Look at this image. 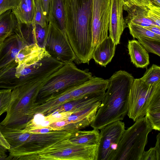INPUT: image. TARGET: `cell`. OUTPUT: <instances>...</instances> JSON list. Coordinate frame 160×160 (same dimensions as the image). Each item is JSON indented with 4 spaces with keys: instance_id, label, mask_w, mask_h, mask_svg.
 Listing matches in <instances>:
<instances>
[{
    "instance_id": "b9f144b4",
    "label": "cell",
    "mask_w": 160,
    "mask_h": 160,
    "mask_svg": "<svg viewBox=\"0 0 160 160\" xmlns=\"http://www.w3.org/2000/svg\"><path fill=\"white\" fill-rule=\"evenodd\" d=\"M128 1L132 3L139 6H146L148 5L149 3L146 0H124Z\"/></svg>"
},
{
    "instance_id": "cb8c5ba5",
    "label": "cell",
    "mask_w": 160,
    "mask_h": 160,
    "mask_svg": "<svg viewBox=\"0 0 160 160\" xmlns=\"http://www.w3.org/2000/svg\"><path fill=\"white\" fill-rule=\"evenodd\" d=\"M12 11L18 22L28 25L31 24L33 22L34 16V1L21 0Z\"/></svg>"
},
{
    "instance_id": "ac0fdd59",
    "label": "cell",
    "mask_w": 160,
    "mask_h": 160,
    "mask_svg": "<svg viewBox=\"0 0 160 160\" xmlns=\"http://www.w3.org/2000/svg\"><path fill=\"white\" fill-rule=\"evenodd\" d=\"M123 10L128 12L127 15L124 19L127 25L131 23L144 27L157 26L147 17V6H138L129 1L124 0Z\"/></svg>"
},
{
    "instance_id": "30bf717a",
    "label": "cell",
    "mask_w": 160,
    "mask_h": 160,
    "mask_svg": "<svg viewBox=\"0 0 160 160\" xmlns=\"http://www.w3.org/2000/svg\"><path fill=\"white\" fill-rule=\"evenodd\" d=\"M44 48L52 57L66 63L77 61L75 55L66 34L61 30L50 17Z\"/></svg>"
},
{
    "instance_id": "d590c367",
    "label": "cell",
    "mask_w": 160,
    "mask_h": 160,
    "mask_svg": "<svg viewBox=\"0 0 160 160\" xmlns=\"http://www.w3.org/2000/svg\"><path fill=\"white\" fill-rule=\"evenodd\" d=\"M72 114V113L68 112L52 113L47 116H45V118L51 123L54 122L64 120Z\"/></svg>"
},
{
    "instance_id": "7c38bea8",
    "label": "cell",
    "mask_w": 160,
    "mask_h": 160,
    "mask_svg": "<svg viewBox=\"0 0 160 160\" xmlns=\"http://www.w3.org/2000/svg\"><path fill=\"white\" fill-rule=\"evenodd\" d=\"M111 0H93L92 45H97L108 36Z\"/></svg>"
},
{
    "instance_id": "ee69618b",
    "label": "cell",
    "mask_w": 160,
    "mask_h": 160,
    "mask_svg": "<svg viewBox=\"0 0 160 160\" xmlns=\"http://www.w3.org/2000/svg\"><path fill=\"white\" fill-rule=\"evenodd\" d=\"M43 7L46 14L48 16L50 0H42Z\"/></svg>"
},
{
    "instance_id": "e0dca14e",
    "label": "cell",
    "mask_w": 160,
    "mask_h": 160,
    "mask_svg": "<svg viewBox=\"0 0 160 160\" xmlns=\"http://www.w3.org/2000/svg\"><path fill=\"white\" fill-rule=\"evenodd\" d=\"M101 102L84 110L72 114L65 119L68 124L63 130L77 131L84 128L91 124Z\"/></svg>"
},
{
    "instance_id": "8d00e7d4",
    "label": "cell",
    "mask_w": 160,
    "mask_h": 160,
    "mask_svg": "<svg viewBox=\"0 0 160 160\" xmlns=\"http://www.w3.org/2000/svg\"><path fill=\"white\" fill-rule=\"evenodd\" d=\"M141 160H160L158 158L154 147L150 148L148 150L144 151Z\"/></svg>"
},
{
    "instance_id": "83f0119b",
    "label": "cell",
    "mask_w": 160,
    "mask_h": 160,
    "mask_svg": "<svg viewBox=\"0 0 160 160\" xmlns=\"http://www.w3.org/2000/svg\"><path fill=\"white\" fill-rule=\"evenodd\" d=\"M145 84L153 85L160 82V67L153 64L140 78Z\"/></svg>"
},
{
    "instance_id": "9c48e42d",
    "label": "cell",
    "mask_w": 160,
    "mask_h": 160,
    "mask_svg": "<svg viewBox=\"0 0 160 160\" xmlns=\"http://www.w3.org/2000/svg\"><path fill=\"white\" fill-rule=\"evenodd\" d=\"M160 91V82L154 85H148L140 78H134L128 97L127 114L129 118L135 122L144 117L151 100Z\"/></svg>"
},
{
    "instance_id": "3957f363",
    "label": "cell",
    "mask_w": 160,
    "mask_h": 160,
    "mask_svg": "<svg viewBox=\"0 0 160 160\" xmlns=\"http://www.w3.org/2000/svg\"><path fill=\"white\" fill-rule=\"evenodd\" d=\"M50 76L40 81L26 84L12 90L11 100L6 116L0 125L9 128L24 129L32 118L29 112L36 102L39 92Z\"/></svg>"
},
{
    "instance_id": "4fadbf2b",
    "label": "cell",
    "mask_w": 160,
    "mask_h": 160,
    "mask_svg": "<svg viewBox=\"0 0 160 160\" xmlns=\"http://www.w3.org/2000/svg\"><path fill=\"white\" fill-rule=\"evenodd\" d=\"M26 45L15 33L0 43V73L18 65L16 58L19 51Z\"/></svg>"
},
{
    "instance_id": "4316f807",
    "label": "cell",
    "mask_w": 160,
    "mask_h": 160,
    "mask_svg": "<svg viewBox=\"0 0 160 160\" xmlns=\"http://www.w3.org/2000/svg\"><path fill=\"white\" fill-rule=\"evenodd\" d=\"M48 16L66 33L64 0H50Z\"/></svg>"
},
{
    "instance_id": "ffe728a7",
    "label": "cell",
    "mask_w": 160,
    "mask_h": 160,
    "mask_svg": "<svg viewBox=\"0 0 160 160\" xmlns=\"http://www.w3.org/2000/svg\"><path fill=\"white\" fill-rule=\"evenodd\" d=\"M70 92L49 98L38 104L35 103L30 112V116L33 118L34 115L37 113L41 114L44 116L48 115L53 110L72 100Z\"/></svg>"
},
{
    "instance_id": "44dd1931",
    "label": "cell",
    "mask_w": 160,
    "mask_h": 160,
    "mask_svg": "<svg viewBox=\"0 0 160 160\" xmlns=\"http://www.w3.org/2000/svg\"><path fill=\"white\" fill-rule=\"evenodd\" d=\"M116 46L110 37L108 36L95 47L92 58L96 63L106 67L114 56Z\"/></svg>"
},
{
    "instance_id": "60d3db41",
    "label": "cell",
    "mask_w": 160,
    "mask_h": 160,
    "mask_svg": "<svg viewBox=\"0 0 160 160\" xmlns=\"http://www.w3.org/2000/svg\"><path fill=\"white\" fill-rule=\"evenodd\" d=\"M156 151L158 157L160 160V133H158L156 136V142L154 147Z\"/></svg>"
},
{
    "instance_id": "4dcf8cb0",
    "label": "cell",
    "mask_w": 160,
    "mask_h": 160,
    "mask_svg": "<svg viewBox=\"0 0 160 160\" xmlns=\"http://www.w3.org/2000/svg\"><path fill=\"white\" fill-rule=\"evenodd\" d=\"M137 39L148 52L160 56V40L145 37H139Z\"/></svg>"
},
{
    "instance_id": "6da1fadb",
    "label": "cell",
    "mask_w": 160,
    "mask_h": 160,
    "mask_svg": "<svg viewBox=\"0 0 160 160\" xmlns=\"http://www.w3.org/2000/svg\"><path fill=\"white\" fill-rule=\"evenodd\" d=\"M65 31L78 63L89 64L92 45L93 0H64Z\"/></svg>"
},
{
    "instance_id": "7402d4cb",
    "label": "cell",
    "mask_w": 160,
    "mask_h": 160,
    "mask_svg": "<svg viewBox=\"0 0 160 160\" xmlns=\"http://www.w3.org/2000/svg\"><path fill=\"white\" fill-rule=\"evenodd\" d=\"M99 132L94 129L90 131L77 130L68 139L61 141L69 145H90L99 144Z\"/></svg>"
},
{
    "instance_id": "277c9868",
    "label": "cell",
    "mask_w": 160,
    "mask_h": 160,
    "mask_svg": "<svg viewBox=\"0 0 160 160\" xmlns=\"http://www.w3.org/2000/svg\"><path fill=\"white\" fill-rule=\"evenodd\" d=\"M92 76L88 69H80L73 62L65 63L49 77L41 88L36 103L70 92Z\"/></svg>"
},
{
    "instance_id": "836d02e7",
    "label": "cell",
    "mask_w": 160,
    "mask_h": 160,
    "mask_svg": "<svg viewBox=\"0 0 160 160\" xmlns=\"http://www.w3.org/2000/svg\"><path fill=\"white\" fill-rule=\"evenodd\" d=\"M148 8L147 17L155 25L160 27V7L151 2L147 5Z\"/></svg>"
},
{
    "instance_id": "5bb4252c",
    "label": "cell",
    "mask_w": 160,
    "mask_h": 160,
    "mask_svg": "<svg viewBox=\"0 0 160 160\" xmlns=\"http://www.w3.org/2000/svg\"><path fill=\"white\" fill-rule=\"evenodd\" d=\"M48 28L43 27L39 24L32 23L28 25L18 21L14 31L16 34L27 45L36 44L41 48H44Z\"/></svg>"
},
{
    "instance_id": "f546056e",
    "label": "cell",
    "mask_w": 160,
    "mask_h": 160,
    "mask_svg": "<svg viewBox=\"0 0 160 160\" xmlns=\"http://www.w3.org/2000/svg\"><path fill=\"white\" fill-rule=\"evenodd\" d=\"M35 3L34 16L32 23L38 24L43 27L48 24V16L46 15L43 7L42 0H34Z\"/></svg>"
},
{
    "instance_id": "74e56055",
    "label": "cell",
    "mask_w": 160,
    "mask_h": 160,
    "mask_svg": "<svg viewBox=\"0 0 160 160\" xmlns=\"http://www.w3.org/2000/svg\"><path fill=\"white\" fill-rule=\"evenodd\" d=\"M67 124V122L64 119L52 122L49 124L48 127L50 128L52 131H59L63 130L64 127Z\"/></svg>"
},
{
    "instance_id": "e575fe53",
    "label": "cell",
    "mask_w": 160,
    "mask_h": 160,
    "mask_svg": "<svg viewBox=\"0 0 160 160\" xmlns=\"http://www.w3.org/2000/svg\"><path fill=\"white\" fill-rule=\"evenodd\" d=\"M21 0H0V15L6 11L16 7Z\"/></svg>"
},
{
    "instance_id": "f6af8a7d",
    "label": "cell",
    "mask_w": 160,
    "mask_h": 160,
    "mask_svg": "<svg viewBox=\"0 0 160 160\" xmlns=\"http://www.w3.org/2000/svg\"><path fill=\"white\" fill-rule=\"evenodd\" d=\"M7 149L0 145V159L5 158L7 157L6 152Z\"/></svg>"
},
{
    "instance_id": "f1b7e54d",
    "label": "cell",
    "mask_w": 160,
    "mask_h": 160,
    "mask_svg": "<svg viewBox=\"0 0 160 160\" xmlns=\"http://www.w3.org/2000/svg\"><path fill=\"white\" fill-rule=\"evenodd\" d=\"M129 32L134 38L139 37L151 38L160 40V36L157 35L144 27L128 23L127 24Z\"/></svg>"
},
{
    "instance_id": "2e32d148",
    "label": "cell",
    "mask_w": 160,
    "mask_h": 160,
    "mask_svg": "<svg viewBox=\"0 0 160 160\" xmlns=\"http://www.w3.org/2000/svg\"><path fill=\"white\" fill-rule=\"evenodd\" d=\"M105 92L95 93L70 100L53 110L49 115L52 113L67 112L73 113L84 110L98 102H101L104 97Z\"/></svg>"
},
{
    "instance_id": "5b68a950",
    "label": "cell",
    "mask_w": 160,
    "mask_h": 160,
    "mask_svg": "<svg viewBox=\"0 0 160 160\" xmlns=\"http://www.w3.org/2000/svg\"><path fill=\"white\" fill-rule=\"evenodd\" d=\"M55 71L53 62L45 56L30 65H18L2 72L0 88L13 90L26 84L42 80Z\"/></svg>"
},
{
    "instance_id": "d4e9b609",
    "label": "cell",
    "mask_w": 160,
    "mask_h": 160,
    "mask_svg": "<svg viewBox=\"0 0 160 160\" xmlns=\"http://www.w3.org/2000/svg\"><path fill=\"white\" fill-rule=\"evenodd\" d=\"M18 21L12 9L9 10L0 15V43L14 33Z\"/></svg>"
},
{
    "instance_id": "7bdbcfd3",
    "label": "cell",
    "mask_w": 160,
    "mask_h": 160,
    "mask_svg": "<svg viewBox=\"0 0 160 160\" xmlns=\"http://www.w3.org/2000/svg\"><path fill=\"white\" fill-rule=\"evenodd\" d=\"M144 27L154 34L160 36V27L156 26H150Z\"/></svg>"
},
{
    "instance_id": "ab89813d",
    "label": "cell",
    "mask_w": 160,
    "mask_h": 160,
    "mask_svg": "<svg viewBox=\"0 0 160 160\" xmlns=\"http://www.w3.org/2000/svg\"><path fill=\"white\" fill-rule=\"evenodd\" d=\"M0 145L5 148L8 150L10 148V147L0 130Z\"/></svg>"
},
{
    "instance_id": "bcb514c9",
    "label": "cell",
    "mask_w": 160,
    "mask_h": 160,
    "mask_svg": "<svg viewBox=\"0 0 160 160\" xmlns=\"http://www.w3.org/2000/svg\"><path fill=\"white\" fill-rule=\"evenodd\" d=\"M149 3L151 2L153 4L160 7V0H146Z\"/></svg>"
},
{
    "instance_id": "8fae6325",
    "label": "cell",
    "mask_w": 160,
    "mask_h": 160,
    "mask_svg": "<svg viewBox=\"0 0 160 160\" xmlns=\"http://www.w3.org/2000/svg\"><path fill=\"white\" fill-rule=\"evenodd\" d=\"M100 130L98 160H113L118 145L125 130V124L118 121Z\"/></svg>"
},
{
    "instance_id": "d6a6232c",
    "label": "cell",
    "mask_w": 160,
    "mask_h": 160,
    "mask_svg": "<svg viewBox=\"0 0 160 160\" xmlns=\"http://www.w3.org/2000/svg\"><path fill=\"white\" fill-rule=\"evenodd\" d=\"M12 91L7 89L0 90V116L8 110L11 100Z\"/></svg>"
},
{
    "instance_id": "ba28073f",
    "label": "cell",
    "mask_w": 160,
    "mask_h": 160,
    "mask_svg": "<svg viewBox=\"0 0 160 160\" xmlns=\"http://www.w3.org/2000/svg\"><path fill=\"white\" fill-rule=\"evenodd\" d=\"M98 146L67 145L59 142L38 153L34 160H98Z\"/></svg>"
},
{
    "instance_id": "d6986e66",
    "label": "cell",
    "mask_w": 160,
    "mask_h": 160,
    "mask_svg": "<svg viewBox=\"0 0 160 160\" xmlns=\"http://www.w3.org/2000/svg\"><path fill=\"white\" fill-rule=\"evenodd\" d=\"M108 84V79L95 76L70 92L72 100L99 92L106 91Z\"/></svg>"
},
{
    "instance_id": "f35d334b",
    "label": "cell",
    "mask_w": 160,
    "mask_h": 160,
    "mask_svg": "<svg viewBox=\"0 0 160 160\" xmlns=\"http://www.w3.org/2000/svg\"><path fill=\"white\" fill-rule=\"evenodd\" d=\"M53 131L49 127H45L43 128H38L29 130L28 132H29L33 133H43Z\"/></svg>"
},
{
    "instance_id": "52a82bcc",
    "label": "cell",
    "mask_w": 160,
    "mask_h": 160,
    "mask_svg": "<svg viewBox=\"0 0 160 160\" xmlns=\"http://www.w3.org/2000/svg\"><path fill=\"white\" fill-rule=\"evenodd\" d=\"M75 131L62 130L43 133L31 134L22 145L8 150V160H34L38 152L50 146L69 138Z\"/></svg>"
},
{
    "instance_id": "1f68e13d",
    "label": "cell",
    "mask_w": 160,
    "mask_h": 160,
    "mask_svg": "<svg viewBox=\"0 0 160 160\" xmlns=\"http://www.w3.org/2000/svg\"><path fill=\"white\" fill-rule=\"evenodd\" d=\"M51 123L45 119V116L40 114L34 115L33 118L27 123L25 127L22 129L28 131L35 129L48 127Z\"/></svg>"
},
{
    "instance_id": "484cf974",
    "label": "cell",
    "mask_w": 160,
    "mask_h": 160,
    "mask_svg": "<svg viewBox=\"0 0 160 160\" xmlns=\"http://www.w3.org/2000/svg\"><path fill=\"white\" fill-rule=\"evenodd\" d=\"M152 129L160 131V91L151 100L145 115Z\"/></svg>"
},
{
    "instance_id": "7a4b0ae2",
    "label": "cell",
    "mask_w": 160,
    "mask_h": 160,
    "mask_svg": "<svg viewBox=\"0 0 160 160\" xmlns=\"http://www.w3.org/2000/svg\"><path fill=\"white\" fill-rule=\"evenodd\" d=\"M134 79L131 74L122 70L108 79L107 90L90 124L93 129H100L124 119L128 113V94Z\"/></svg>"
},
{
    "instance_id": "603a6c76",
    "label": "cell",
    "mask_w": 160,
    "mask_h": 160,
    "mask_svg": "<svg viewBox=\"0 0 160 160\" xmlns=\"http://www.w3.org/2000/svg\"><path fill=\"white\" fill-rule=\"evenodd\" d=\"M128 48L132 62L137 68H147L150 63L148 52L138 40L128 41Z\"/></svg>"
},
{
    "instance_id": "8992f818",
    "label": "cell",
    "mask_w": 160,
    "mask_h": 160,
    "mask_svg": "<svg viewBox=\"0 0 160 160\" xmlns=\"http://www.w3.org/2000/svg\"><path fill=\"white\" fill-rule=\"evenodd\" d=\"M152 130L146 117L138 119L132 125L125 130L113 160H141L148 135Z\"/></svg>"
},
{
    "instance_id": "9a60e30c",
    "label": "cell",
    "mask_w": 160,
    "mask_h": 160,
    "mask_svg": "<svg viewBox=\"0 0 160 160\" xmlns=\"http://www.w3.org/2000/svg\"><path fill=\"white\" fill-rule=\"evenodd\" d=\"M123 5L124 0H111L109 36L116 45L120 43L121 35L128 27L123 16Z\"/></svg>"
}]
</instances>
